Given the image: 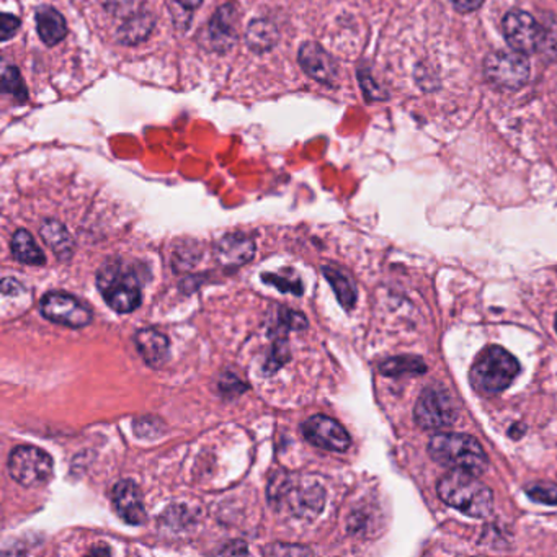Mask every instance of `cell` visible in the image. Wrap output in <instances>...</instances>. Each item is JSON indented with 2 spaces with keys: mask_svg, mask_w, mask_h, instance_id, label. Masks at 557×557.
I'll list each match as a JSON object with an SVG mask.
<instances>
[{
  "mask_svg": "<svg viewBox=\"0 0 557 557\" xmlns=\"http://www.w3.org/2000/svg\"><path fill=\"white\" fill-rule=\"evenodd\" d=\"M438 497L450 507L471 518H487L493 508L492 491L475 474L451 469L436 484Z\"/></svg>",
  "mask_w": 557,
  "mask_h": 557,
  "instance_id": "1",
  "label": "cell"
},
{
  "mask_svg": "<svg viewBox=\"0 0 557 557\" xmlns=\"http://www.w3.org/2000/svg\"><path fill=\"white\" fill-rule=\"evenodd\" d=\"M518 373L520 363L515 357L499 345H492L477 355L469 371V381L477 393L495 396L505 391Z\"/></svg>",
  "mask_w": 557,
  "mask_h": 557,
  "instance_id": "2",
  "label": "cell"
},
{
  "mask_svg": "<svg viewBox=\"0 0 557 557\" xmlns=\"http://www.w3.org/2000/svg\"><path fill=\"white\" fill-rule=\"evenodd\" d=\"M428 453L435 463L451 469H461L473 474H483L489 459L481 443L466 434L435 435L428 445Z\"/></svg>",
  "mask_w": 557,
  "mask_h": 557,
  "instance_id": "3",
  "label": "cell"
},
{
  "mask_svg": "<svg viewBox=\"0 0 557 557\" xmlns=\"http://www.w3.org/2000/svg\"><path fill=\"white\" fill-rule=\"evenodd\" d=\"M97 287L105 303L120 314L138 309L142 301L136 275L132 270H126L120 262H110L100 269Z\"/></svg>",
  "mask_w": 557,
  "mask_h": 557,
  "instance_id": "4",
  "label": "cell"
},
{
  "mask_svg": "<svg viewBox=\"0 0 557 557\" xmlns=\"http://www.w3.org/2000/svg\"><path fill=\"white\" fill-rule=\"evenodd\" d=\"M9 473L24 487H40L53 474V459L46 451L22 445L10 453Z\"/></svg>",
  "mask_w": 557,
  "mask_h": 557,
  "instance_id": "5",
  "label": "cell"
},
{
  "mask_svg": "<svg viewBox=\"0 0 557 557\" xmlns=\"http://www.w3.org/2000/svg\"><path fill=\"white\" fill-rule=\"evenodd\" d=\"M484 73L485 77L500 89L516 91L528 83L530 63L526 54L520 51H497L485 59Z\"/></svg>",
  "mask_w": 557,
  "mask_h": 557,
  "instance_id": "6",
  "label": "cell"
},
{
  "mask_svg": "<svg viewBox=\"0 0 557 557\" xmlns=\"http://www.w3.org/2000/svg\"><path fill=\"white\" fill-rule=\"evenodd\" d=\"M458 410L451 394L443 387H426L415 406V422L422 428L435 430L454 424Z\"/></svg>",
  "mask_w": 557,
  "mask_h": 557,
  "instance_id": "7",
  "label": "cell"
},
{
  "mask_svg": "<svg viewBox=\"0 0 557 557\" xmlns=\"http://www.w3.org/2000/svg\"><path fill=\"white\" fill-rule=\"evenodd\" d=\"M502 26H503V34H505L508 44L513 50L520 51L523 54L540 51L541 40H542L541 20H536L523 10H512L503 18Z\"/></svg>",
  "mask_w": 557,
  "mask_h": 557,
  "instance_id": "8",
  "label": "cell"
},
{
  "mask_svg": "<svg viewBox=\"0 0 557 557\" xmlns=\"http://www.w3.org/2000/svg\"><path fill=\"white\" fill-rule=\"evenodd\" d=\"M42 314L46 319L67 326V327L79 328L89 326L92 314L87 306H83L74 296L66 293H48L43 298Z\"/></svg>",
  "mask_w": 557,
  "mask_h": 557,
  "instance_id": "9",
  "label": "cell"
},
{
  "mask_svg": "<svg viewBox=\"0 0 557 557\" xmlns=\"http://www.w3.org/2000/svg\"><path fill=\"white\" fill-rule=\"evenodd\" d=\"M303 435L308 442L322 450L344 453L350 448V435L334 418L314 415L303 424Z\"/></svg>",
  "mask_w": 557,
  "mask_h": 557,
  "instance_id": "10",
  "label": "cell"
},
{
  "mask_svg": "<svg viewBox=\"0 0 557 557\" xmlns=\"http://www.w3.org/2000/svg\"><path fill=\"white\" fill-rule=\"evenodd\" d=\"M281 497L287 500L288 508L293 515L304 520H314L319 515L326 503V491L318 483L289 484Z\"/></svg>",
  "mask_w": 557,
  "mask_h": 557,
  "instance_id": "11",
  "label": "cell"
},
{
  "mask_svg": "<svg viewBox=\"0 0 557 557\" xmlns=\"http://www.w3.org/2000/svg\"><path fill=\"white\" fill-rule=\"evenodd\" d=\"M298 63L306 74L316 83L336 85L338 79V66L336 59L328 54L316 42H306L298 51Z\"/></svg>",
  "mask_w": 557,
  "mask_h": 557,
  "instance_id": "12",
  "label": "cell"
},
{
  "mask_svg": "<svg viewBox=\"0 0 557 557\" xmlns=\"http://www.w3.org/2000/svg\"><path fill=\"white\" fill-rule=\"evenodd\" d=\"M238 9L234 4H226L214 12L208 24L210 48L218 53H228L238 42Z\"/></svg>",
  "mask_w": 557,
  "mask_h": 557,
  "instance_id": "13",
  "label": "cell"
},
{
  "mask_svg": "<svg viewBox=\"0 0 557 557\" xmlns=\"http://www.w3.org/2000/svg\"><path fill=\"white\" fill-rule=\"evenodd\" d=\"M113 505L120 518L130 524L144 523L146 510L140 487L132 481H122L113 487Z\"/></svg>",
  "mask_w": 557,
  "mask_h": 557,
  "instance_id": "14",
  "label": "cell"
},
{
  "mask_svg": "<svg viewBox=\"0 0 557 557\" xmlns=\"http://www.w3.org/2000/svg\"><path fill=\"white\" fill-rule=\"evenodd\" d=\"M255 254L254 240L244 234H228L214 247L216 260L224 269H238L250 262Z\"/></svg>",
  "mask_w": 557,
  "mask_h": 557,
  "instance_id": "15",
  "label": "cell"
},
{
  "mask_svg": "<svg viewBox=\"0 0 557 557\" xmlns=\"http://www.w3.org/2000/svg\"><path fill=\"white\" fill-rule=\"evenodd\" d=\"M136 347L149 366H161L169 355V340L156 328H142L136 334Z\"/></svg>",
  "mask_w": 557,
  "mask_h": 557,
  "instance_id": "16",
  "label": "cell"
},
{
  "mask_svg": "<svg viewBox=\"0 0 557 557\" xmlns=\"http://www.w3.org/2000/svg\"><path fill=\"white\" fill-rule=\"evenodd\" d=\"M36 30L46 46H56L66 38L67 24L64 17L54 7H40L34 15Z\"/></svg>",
  "mask_w": 557,
  "mask_h": 557,
  "instance_id": "17",
  "label": "cell"
},
{
  "mask_svg": "<svg viewBox=\"0 0 557 557\" xmlns=\"http://www.w3.org/2000/svg\"><path fill=\"white\" fill-rule=\"evenodd\" d=\"M40 234L59 260L71 259V255L74 252V239L61 222L54 221V220H44L40 228Z\"/></svg>",
  "mask_w": 557,
  "mask_h": 557,
  "instance_id": "18",
  "label": "cell"
},
{
  "mask_svg": "<svg viewBox=\"0 0 557 557\" xmlns=\"http://www.w3.org/2000/svg\"><path fill=\"white\" fill-rule=\"evenodd\" d=\"M278 42V28L267 18H255L247 28V46L255 53L270 51Z\"/></svg>",
  "mask_w": 557,
  "mask_h": 557,
  "instance_id": "19",
  "label": "cell"
},
{
  "mask_svg": "<svg viewBox=\"0 0 557 557\" xmlns=\"http://www.w3.org/2000/svg\"><path fill=\"white\" fill-rule=\"evenodd\" d=\"M10 249L17 262L32 265V267H40L46 263L42 249L34 242V236L28 230H18L12 238Z\"/></svg>",
  "mask_w": 557,
  "mask_h": 557,
  "instance_id": "20",
  "label": "cell"
},
{
  "mask_svg": "<svg viewBox=\"0 0 557 557\" xmlns=\"http://www.w3.org/2000/svg\"><path fill=\"white\" fill-rule=\"evenodd\" d=\"M154 18L151 14H138L130 18L118 30V40L122 44H138L148 40L149 34L154 30Z\"/></svg>",
  "mask_w": 557,
  "mask_h": 557,
  "instance_id": "21",
  "label": "cell"
},
{
  "mask_svg": "<svg viewBox=\"0 0 557 557\" xmlns=\"http://www.w3.org/2000/svg\"><path fill=\"white\" fill-rule=\"evenodd\" d=\"M425 361L412 355H401L379 365V371L385 376H418L426 373Z\"/></svg>",
  "mask_w": 557,
  "mask_h": 557,
  "instance_id": "22",
  "label": "cell"
},
{
  "mask_svg": "<svg viewBox=\"0 0 557 557\" xmlns=\"http://www.w3.org/2000/svg\"><path fill=\"white\" fill-rule=\"evenodd\" d=\"M324 275L330 281V287L336 291L338 303L344 306L347 311H350L357 304V288L352 278L338 269L324 267Z\"/></svg>",
  "mask_w": 557,
  "mask_h": 557,
  "instance_id": "23",
  "label": "cell"
},
{
  "mask_svg": "<svg viewBox=\"0 0 557 557\" xmlns=\"http://www.w3.org/2000/svg\"><path fill=\"white\" fill-rule=\"evenodd\" d=\"M2 92L18 102H25L28 99V89L22 79V74L17 66H5L2 71Z\"/></svg>",
  "mask_w": 557,
  "mask_h": 557,
  "instance_id": "24",
  "label": "cell"
},
{
  "mask_svg": "<svg viewBox=\"0 0 557 557\" xmlns=\"http://www.w3.org/2000/svg\"><path fill=\"white\" fill-rule=\"evenodd\" d=\"M542 24V40H541L540 53L551 59L557 58V18L546 15L541 18Z\"/></svg>",
  "mask_w": 557,
  "mask_h": 557,
  "instance_id": "25",
  "label": "cell"
},
{
  "mask_svg": "<svg viewBox=\"0 0 557 557\" xmlns=\"http://www.w3.org/2000/svg\"><path fill=\"white\" fill-rule=\"evenodd\" d=\"M262 279L265 283L278 288L279 291H283V293H293L296 296L303 295L301 279L296 278L293 271H289V273L287 271L285 275H263Z\"/></svg>",
  "mask_w": 557,
  "mask_h": 557,
  "instance_id": "26",
  "label": "cell"
},
{
  "mask_svg": "<svg viewBox=\"0 0 557 557\" xmlns=\"http://www.w3.org/2000/svg\"><path fill=\"white\" fill-rule=\"evenodd\" d=\"M526 492H528V497L534 502L546 503V505H557L556 484H534L532 487H528Z\"/></svg>",
  "mask_w": 557,
  "mask_h": 557,
  "instance_id": "27",
  "label": "cell"
},
{
  "mask_svg": "<svg viewBox=\"0 0 557 557\" xmlns=\"http://www.w3.org/2000/svg\"><path fill=\"white\" fill-rule=\"evenodd\" d=\"M279 324L288 330H303L308 327V319L301 312L293 309H281L279 311Z\"/></svg>",
  "mask_w": 557,
  "mask_h": 557,
  "instance_id": "28",
  "label": "cell"
},
{
  "mask_svg": "<svg viewBox=\"0 0 557 557\" xmlns=\"http://www.w3.org/2000/svg\"><path fill=\"white\" fill-rule=\"evenodd\" d=\"M22 25L20 18L12 15V14H4L0 18V26H2V42H9L12 36H15L18 32V28Z\"/></svg>",
  "mask_w": 557,
  "mask_h": 557,
  "instance_id": "29",
  "label": "cell"
},
{
  "mask_svg": "<svg viewBox=\"0 0 557 557\" xmlns=\"http://www.w3.org/2000/svg\"><path fill=\"white\" fill-rule=\"evenodd\" d=\"M265 552L270 554H311V549L299 548V546H289V548H279V544H273Z\"/></svg>",
  "mask_w": 557,
  "mask_h": 557,
  "instance_id": "30",
  "label": "cell"
},
{
  "mask_svg": "<svg viewBox=\"0 0 557 557\" xmlns=\"http://www.w3.org/2000/svg\"><path fill=\"white\" fill-rule=\"evenodd\" d=\"M453 5L456 7L459 12H473L481 5V0H453Z\"/></svg>",
  "mask_w": 557,
  "mask_h": 557,
  "instance_id": "31",
  "label": "cell"
},
{
  "mask_svg": "<svg viewBox=\"0 0 557 557\" xmlns=\"http://www.w3.org/2000/svg\"><path fill=\"white\" fill-rule=\"evenodd\" d=\"M175 2L187 10H197L203 4V0H175Z\"/></svg>",
  "mask_w": 557,
  "mask_h": 557,
  "instance_id": "32",
  "label": "cell"
},
{
  "mask_svg": "<svg viewBox=\"0 0 557 557\" xmlns=\"http://www.w3.org/2000/svg\"><path fill=\"white\" fill-rule=\"evenodd\" d=\"M92 554H110L108 549H92Z\"/></svg>",
  "mask_w": 557,
  "mask_h": 557,
  "instance_id": "33",
  "label": "cell"
},
{
  "mask_svg": "<svg viewBox=\"0 0 557 557\" xmlns=\"http://www.w3.org/2000/svg\"><path fill=\"white\" fill-rule=\"evenodd\" d=\"M556 332H557V314H556Z\"/></svg>",
  "mask_w": 557,
  "mask_h": 557,
  "instance_id": "34",
  "label": "cell"
}]
</instances>
